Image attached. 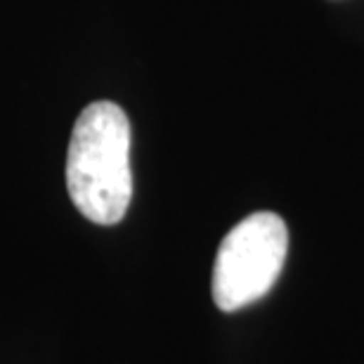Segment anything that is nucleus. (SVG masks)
<instances>
[{"label": "nucleus", "mask_w": 364, "mask_h": 364, "mask_svg": "<svg viewBox=\"0 0 364 364\" xmlns=\"http://www.w3.org/2000/svg\"><path fill=\"white\" fill-rule=\"evenodd\" d=\"M67 189L78 213L95 225L123 220L133 199L130 121L114 102L81 112L67 154Z\"/></svg>", "instance_id": "nucleus-1"}, {"label": "nucleus", "mask_w": 364, "mask_h": 364, "mask_svg": "<svg viewBox=\"0 0 364 364\" xmlns=\"http://www.w3.org/2000/svg\"><path fill=\"white\" fill-rule=\"evenodd\" d=\"M289 253L287 223L258 210L235 225L218 249L213 265V301L223 312H237L260 301L279 279Z\"/></svg>", "instance_id": "nucleus-2"}]
</instances>
